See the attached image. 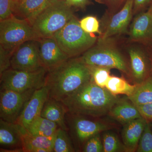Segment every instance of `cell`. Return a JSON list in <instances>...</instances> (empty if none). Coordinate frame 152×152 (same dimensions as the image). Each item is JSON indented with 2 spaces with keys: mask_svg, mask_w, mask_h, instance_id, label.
<instances>
[{
  "mask_svg": "<svg viewBox=\"0 0 152 152\" xmlns=\"http://www.w3.org/2000/svg\"><path fill=\"white\" fill-rule=\"evenodd\" d=\"M67 132L61 128L58 129L56 134L53 152L75 151L72 143Z\"/></svg>",
  "mask_w": 152,
  "mask_h": 152,
  "instance_id": "25",
  "label": "cell"
},
{
  "mask_svg": "<svg viewBox=\"0 0 152 152\" xmlns=\"http://www.w3.org/2000/svg\"><path fill=\"white\" fill-rule=\"evenodd\" d=\"M102 142L104 152H117L125 151L124 145L121 144L118 137L113 133H105L103 136Z\"/></svg>",
  "mask_w": 152,
  "mask_h": 152,
  "instance_id": "27",
  "label": "cell"
},
{
  "mask_svg": "<svg viewBox=\"0 0 152 152\" xmlns=\"http://www.w3.org/2000/svg\"><path fill=\"white\" fill-rule=\"evenodd\" d=\"M128 53L130 63V72L136 84H138L150 76L149 60L145 53L137 47H130Z\"/></svg>",
  "mask_w": 152,
  "mask_h": 152,
  "instance_id": "16",
  "label": "cell"
},
{
  "mask_svg": "<svg viewBox=\"0 0 152 152\" xmlns=\"http://www.w3.org/2000/svg\"><path fill=\"white\" fill-rule=\"evenodd\" d=\"M127 97L136 106L152 102V75L141 83L136 84L134 92Z\"/></svg>",
  "mask_w": 152,
  "mask_h": 152,
  "instance_id": "22",
  "label": "cell"
},
{
  "mask_svg": "<svg viewBox=\"0 0 152 152\" xmlns=\"http://www.w3.org/2000/svg\"><path fill=\"white\" fill-rule=\"evenodd\" d=\"M151 0H134L133 14L137 13L142 10Z\"/></svg>",
  "mask_w": 152,
  "mask_h": 152,
  "instance_id": "35",
  "label": "cell"
},
{
  "mask_svg": "<svg viewBox=\"0 0 152 152\" xmlns=\"http://www.w3.org/2000/svg\"><path fill=\"white\" fill-rule=\"evenodd\" d=\"M136 106L143 118L148 121L152 120V102Z\"/></svg>",
  "mask_w": 152,
  "mask_h": 152,
  "instance_id": "33",
  "label": "cell"
},
{
  "mask_svg": "<svg viewBox=\"0 0 152 152\" xmlns=\"http://www.w3.org/2000/svg\"><path fill=\"white\" fill-rule=\"evenodd\" d=\"M14 0H0V21L14 15Z\"/></svg>",
  "mask_w": 152,
  "mask_h": 152,
  "instance_id": "31",
  "label": "cell"
},
{
  "mask_svg": "<svg viewBox=\"0 0 152 152\" xmlns=\"http://www.w3.org/2000/svg\"><path fill=\"white\" fill-rule=\"evenodd\" d=\"M148 122L145 118L142 117L124 125L122 138L126 151L134 152L137 150L139 141Z\"/></svg>",
  "mask_w": 152,
  "mask_h": 152,
  "instance_id": "18",
  "label": "cell"
},
{
  "mask_svg": "<svg viewBox=\"0 0 152 152\" xmlns=\"http://www.w3.org/2000/svg\"><path fill=\"white\" fill-rule=\"evenodd\" d=\"M37 42L41 61L47 71L70 58L61 48L53 36L39 39Z\"/></svg>",
  "mask_w": 152,
  "mask_h": 152,
  "instance_id": "13",
  "label": "cell"
},
{
  "mask_svg": "<svg viewBox=\"0 0 152 152\" xmlns=\"http://www.w3.org/2000/svg\"><path fill=\"white\" fill-rule=\"evenodd\" d=\"M136 85H132L124 79L110 76L106 86V88L114 95H125L130 96L135 88Z\"/></svg>",
  "mask_w": 152,
  "mask_h": 152,
  "instance_id": "24",
  "label": "cell"
},
{
  "mask_svg": "<svg viewBox=\"0 0 152 152\" xmlns=\"http://www.w3.org/2000/svg\"><path fill=\"white\" fill-rule=\"evenodd\" d=\"M59 128L56 123L40 116L33 121L26 130L32 135L51 137L56 134Z\"/></svg>",
  "mask_w": 152,
  "mask_h": 152,
  "instance_id": "23",
  "label": "cell"
},
{
  "mask_svg": "<svg viewBox=\"0 0 152 152\" xmlns=\"http://www.w3.org/2000/svg\"><path fill=\"white\" fill-rule=\"evenodd\" d=\"M43 68L37 41L25 42L18 47L12 54L11 68L13 69L34 71Z\"/></svg>",
  "mask_w": 152,
  "mask_h": 152,
  "instance_id": "10",
  "label": "cell"
},
{
  "mask_svg": "<svg viewBox=\"0 0 152 152\" xmlns=\"http://www.w3.org/2000/svg\"><path fill=\"white\" fill-rule=\"evenodd\" d=\"M67 113V109L62 102L48 97L44 104L41 116L56 123L60 128L68 131L66 122Z\"/></svg>",
  "mask_w": 152,
  "mask_h": 152,
  "instance_id": "20",
  "label": "cell"
},
{
  "mask_svg": "<svg viewBox=\"0 0 152 152\" xmlns=\"http://www.w3.org/2000/svg\"><path fill=\"white\" fill-rule=\"evenodd\" d=\"M108 115L124 125L133 120L142 117L137 106L128 97L127 99H120L113 106Z\"/></svg>",
  "mask_w": 152,
  "mask_h": 152,
  "instance_id": "19",
  "label": "cell"
},
{
  "mask_svg": "<svg viewBox=\"0 0 152 152\" xmlns=\"http://www.w3.org/2000/svg\"><path fill=\"white\" fill-rule=\"evenodd\" d=\"M119 99L91 80L61 102L68 113L97 118L108 114Z\"/></svg>",
  "mask_w": 152,
  "mask_h": 152,
  "instance_id": "2",
  "label": "cell"
},
{
  "mask_svg": "<svg viewBox=\"0 0 152 152\" xmlns=\"http://www.w3.org/2000/svg\"><path fill=\"white\" fill-rule=\"evenodd\" d=\"M148 10L150 11V12H151L152 13V4L151 5V7H150L149 9H148Z\"/></svg>",
  "mask_w": 152,
  "mask_h": 152,
  "instance_id": "38",
  "label": "cell"
},
{
  "mask_svg": "<svg viewBox=\"0 0 152 152\" xmlns=\"http://www.w3.org/2000/svg\"><path fill=\"white\" fill-rule=\"evenodd\" d=\"M56 134L51 137L34 136L27 130L23 135L24 152H32L36 148H43L53 152Z\"/></svg>",
  "mask_w": 152,
  "mask_h": 152,
  "instance_id": "21",
  "label": "cell"
},
{
  "mask_svg": "<svg viewBox=\"0 0 152 152\" xmlns=\"http://www.w3.org/2000/svg\"><path fill=\"white\" fill-rule=\"evenodd\" d=\"M14 1H20V0H14Z\"/></svg>",
  "mask_w": 152,
  "mask_h": 152,
  "instance_id": "39",
  "label": "cell"
},
{
  "mask_svg": "<svg viewBox=\"0 0 152 152\" xmlns=\"http://www.w3.org/2000/svg\"><path fill=\"white\" fill-rule=\"evenodd\" d=\"M38 40L32 26L15 15L0 21V47L12 54L27 41Z\"/></svg>",
  "mask_w": 152,
  "mask_h": 152,
  "instance_id": "6",
  "label": "cell"
},
{
  "mask_svg": "<svg viewBox=\"0 0 152 152\" xmlns=\"http://www.w3.org/2000/svg\"><path fill=\"white\" fill-rule=\"evenodd\" d=\"M133 6L134 0H126L121 10L109 20L104 31L101 32L100 39H108L126 33L134 15Z\"/></svg>",
  "mask_w": 152,
  "mask_h": 152,
  "instance_id": "12",
  "label": "cell"
},
{
  "mask_svg": "<svg viewBox=\"0 0 152 152\" xmlns=\"http://www.w3.org/2000/svg\"><path fill=\"white\" fill-rule=\"evenodd\" d=\"M88 66L91 74V80L99 86L105 88L110 77L111 69L97 66Z\"/></svg>",
  "mask_w": 152,
  "mask_h": 152,
  "instance_id": "26",
  "label": "cell"
},
{
  "mask_svg": "<svg viewBox=\"0 0 152 152\" xmlns=\"http://www.w3.org/2000/svg\"><path fill=\"white\" fill-rule=\"evenodd\" d=\"M79 23L81 27L86 32L94 34L99 33L101 34L99 23L96 17L88 16L83 18Z\"/></svg>",
  "mask_w": 152,
  "mask_h": 152,
  "instance_id": "29",
  "label": "cell"
},
{
  "mask_svg": "<svg viewBox=\"0 0 152 152\" xmlns=\"http://www.w3.org/2000/svg\"><path fill=\"white\" fill-rule=\"evenodd\" d=\"M50 0H20L14 2V15L32 26L38 16L50 4Z\"/></svg>",
  "mask_w": 152,
  "mask_h": 152,
  "instance_id": "17",
  "label": "cell"
},
{
  "mask_svg": "<svg viewBox=\"0 0 152 152\" xmlns=\"http://www.w3.org/2000/svg\"><path fill=\"white\" fill-rule=\"evenodd\" d=\"M91 80L88 66L80 58H70L47 71L44 86L49 98L61 101Z\"/></svg>",
  "mask_w": 152,
  "mask_h": 152,
  "instance_id": "1",
  "label": "cell"
},
{
  "mask_svg": "<svg viewBox=\"0 0 152 152\" xmlns=\"http://www.w3.org/2000/svg\"><path fill=\"white\" fill-rule=\"evenodd\" d=\"M47 71L45 68L34 71L17 70L10 68L0 75L1 89L19 92L37 89L45 85Z\"/></svg>",
  "mask_w": 152,
  "mask_h": 152,
  "instance_id": "7",
  "label": "cell"
},
{
  "mask_svg": "<svg viewBox=\"0 0 152 152\" xmlns=\"http://www.w3.org/2000/svg\"><path fill=\"white\" fill-rule=\"evenodd\" d=\"M50 2L51 3L58 2L64 1L65 0H50Z\"/></svg>",
  "mask_w": 152,
  "mask_h": 152,
  "instance_id": "37",
  "label": "cell"
},
{
  "mask_svg": "<svg viewBox=\"0 0 152 152\" xmlns=\"http://www.w3.org/2000/svg\"><path fill=\"white\" fill-rule=\"evenodd\" d=\"M26 129L17 123L0 119L1 152H24L23 135Z\"/></svg>",
  "mask_w": 152,
  "mask_h": 152,
  "instance_id": "11",
  "label": "cell"
},
{
  "mask_svg": "<svg viewBox=\"0 0 152 152\" xmlns=\"http://www.w3.org/2000/svg\"><path fill=\"white\" fill-rule=\"evenodd\" d=\"M53 37L61 48L69 58L83 54L93 46L98 40L94 34L83 30L75 16L56 33Z\"/></svg>",
  "mask_w": 152,
  "mask_h": 152,
  "instance_id": "3",
  "label": "cell"
},
{
  "mask_svg": "<svg viewBox=\"0 0 152 152\" xmlns=\"http://www.w3.org/2000/svg\"><path fill=\"white\" fill-rule=\"evenodd\" d=\"M96 43L80 57L88 66L115 69L129 75L130 69L121 52L111 42L110 39L99 38Z\"/></svg>",
  "mask_w": 152,
  "mask_h": 152,
  "instance_id": "5",
  "label": "cell"
},
{
  "mask_svg": "<svg viewBox=\"0 0 152 152\" xmlns=\"http://www.w3.org/2000/svg\"><path fill=\"white\" fill-rule=\"evenodd\" d=\"M110 3L115 4H117L119 2H121L123 0H107Z\"/></svg>",
  "mask_w": 152,
  "mask_h": 152,
  "instance_id": "36",
  "label": "cell"
},
{
  "mask_svg": "<svg viewBox=\"0 0 152 152\" xmlns=\"http://www.w3.org/2000/svg\"><path fill=\"white\" fill-rule=\"evenodd\" d=\"M103 151V145L100 134L88 139L84 144L83 149V151L84 152H102Z\"/></svg>",
  "mask_w": 152,
  "mask_h": 152,
  "instance_id": "30",
  "label": "cell"
},
{
  "mask_svg": "<svg viewBox=\"0 0 152 152\" xmlns=\"http://www.w3.org/2000/svg\"><path fill=\"white\" fill-rule=\"evenodd\" d=\"M83 116L68 112L66 116L68 130L80 143L84 144L91 137L108 130L111 127L105 123L88 119Z\"/></svg>",
  "mask_w": 152,
  "mask_h": 152,
  "instance_id": "9",
  "label": "cell"
},
{
  "mask_svg": "<svg viewBox=\"0 0 152 152\" xmlns=\"http://www.w3.org/2000/svg\"><path fill=\"white\" fill-rule=\"evenodd\" d=\"M130 40L143 44L152 43V13L149 10L135 18L130 28Z\"/></svg>",
  "mask_w": 152,
  "mask_h": 152,
  "instance_id": "15",
  "label": "cell"
},
{
  "mask_svg": "<svg viewBox=\"0 0 152 152\" xmlns=\"http://www.w3.org/2000/svg\"><path fill=\"white\" fill-rule=\"evenodd\" d=\"M75 17L72 8L65 1L50 3L41 13L32 25L38 40L53 37Z\"/></svg>",
  "mask_w": 152,
  "mask_h": 152,
  "instance_id": "4",
  "label": "cell"
},
{
  "mask_svg": "<svg viewBox=\"0 0 152 152\" xmlns=\"http://www.w3.org/2000/svg\"><path fill=\"white\" fill-rule=\"evenodd\" d=\"M36 90L19 92L10 90L1 89V119L9 122L17 123L26 104Z\"/></svg>",
  "mask_w": 152,
  "mask_h": 152,
  "instance_id": "8",
  "label": "cell"
},
{
  "mask_svg": "<svg viewBox=\"0 0 152 152\" xmlns=\"http://www.w3.org/2000/svg\"><path fill=\"white\" fill-rule=\"evenodd\" d=\"M48 97V89L46 86L36 90L26 104L17 124L27 129L33 121L40 116L44 104Z\"/></svg>",
  "mask_w": 152,
  "mask_h": 152,
  "instance_id": "14",
  "label": "cell"
},
{
  "mask_svg": "<svg viewBox=\"0 0 152 152\" xmlns=\"http://www.w3.org/2000/svg\"><path fill=\"white\" fill-rule=\"evenodd\" d=\"M66 4L72 8L74 7L78 8L84 9L90 4L88 0H65Z\"/></svg>",
  "mask_w": 152,
  "mask_h": 152,
  "instance_id": "34",
  "label": "cell"
},
{
  "mask_svg": "<svg viewBox=\"0 0 152 152\" xmlns=\"http://www.w3.org/2000/svg\"><path fill=\"white\" fill-rule=\"evenodd\" d=\"M12 54L0 47V75L11 68Z\"/></svg>",
  "mask_w": 152,
  "mask_h": 152,
  "instance_id": "32",
  "label": "cell"
},
{
  "mask_svg": "<svg viewBox=\"0 0 152 152\" xmlns=\"http://www.w3.org/2000/svg\"></svg>",
  "mask_w": 152,
  "mask_h": 152,
  "instance_id": "40",
  "label": "cell"
},
{
  "mask_svg": "<svg viewBox=\"0 0 152 152\" xmlns=\"http://www.w3.org/2000/svg\"><path fill=\"white\" fill-rule=\"evenodd\" d=\"M136 151L138 152H152V131L148 122L146 125Z\"/></svg>",
  "mask_w": 152,
  "mask_h": 152,
  "instance_id": "28",
  "label": "cell"
}]
</instances>
